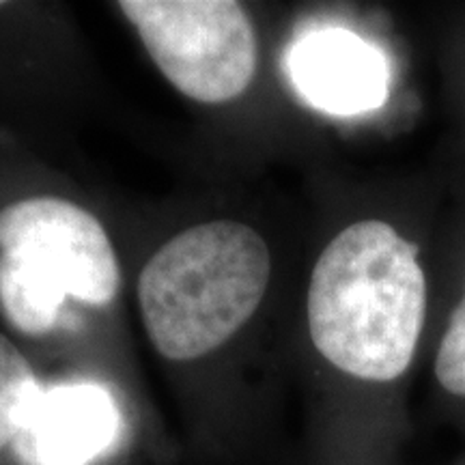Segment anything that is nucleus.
Segmentation results:
<instances>
[{
    "label": "nucleus",
    "mask_w": 465,
    "mask_h": 465,
    "mask_svg": "<svg viewBox=\"0 0 465 465\" xmlns=\"http://www.w3.org/2000/svg\"><path fill=\"white\" fill-rule=\"evenodd\" d=\"M179 93L203 104L240 97L257 72V37L231 0H124L116 5Z\"/></svg>",
    "instance_id": "4"
},
{
    "label": "nucleus",
    "mask_w": 465,
    "mask_h": 465,
    "mask_svg": "<svg viewBox=\"0 0 465 465\" xmlns=\"http://www.w3.org/2000/svg\"><path fill=\"white\" fill-rule=\"evenodd\" d=\"M289 83L308 106L336 116L377 110L391 91L383 52L342 26H317L289 45Z\"/></svg>",
    "instance_id": "5"
},
{
    "label": "nucleus",
    "mask_w": 465,
    "mask_h": 465,
    "mask_svg": "<svg viewBox=\"0 0 465 465\" xmlns=\"http://www.w3.org/2000/svg\"><path fill=\"white\" fill-rule=\"evenodd\" d=\"M270 248L232 220L192 226L162 246L138 278V304L162 356H207L254 315L270 284Z\"/></svg>",
    "instance_id": "2"
},
{
    "label": "nucleus",
    "mask_w": 465,
    "mask_h": 465,
    "mask_svg": "<svg viewBox=\"0 0 465 465\" xmlns=\"http://www.w3.org/2000/svg\"><path fill=\"white\" fill-rule=\"evenodd\" d=\"M39 386L20 349L0 334V449L11 444L25 427Z\"/></svg>",
    "instance_id": "7"
},
{
    "label": "nucleus",
    "mask_w": 465,
    "mask_h": 465,
    "mask_svg": "<svg viewBox=\"0 0 465 465\" xmlns=\"http://www.w3.org/2000/svg\"><path fill=\"white\" fill-rule=\"evenodd\" d=\"M427 315L418 246L381 220L341 231L319 257L308 287V330L342 373L392 381L414 360Z\"/></svg>",
    "instance_id": "1"
},
{
    "label": "nucleus",
    "mask_w": 465,
    "mask_h": 465,
    "mask_svg": "<svg viewBox=\"0 0 465 465\" xmlns=\"http://www.w3.org/2000/svg\"><path fill=\"white\" fill-rule=\"evenodd\" d=\"M435 375L450 394L465 397V295L440 342Z\"/></svg>",
    "instance_id": "8"
},
{
    "label": "nucleus",
    "mask_w": 465,
    "mask_h": 465,
    "mask_svg": "<svg viewBox=\"0 0 465 465\" xmlns=\"http://www.w3.org/2000/svg\"><path fill=\"white\" fill-rule=\"evenodd\" d=\"M119 282L113 243L83 207L26 199L0 209V311L17 332H50L67 298L108 304Z\"/></svg>",
    "instance_id": "3"
},
{
    "label": "nucleus",
    "mask_w": 465,
    "mask_h": 465,
    "mask_svg": "<svg viewBox=\"0 0 465 465\" xmlns=\"http://www.w3.org/2000/svg\"><path fill=\"white\" fill-rule=\"evenodd\" d=\"M116 429L119 410L104 388L67 383L39 391L14 444L26 465H89Z\"/></svg>",
    "instance_id": "6"
}]
</instances>
